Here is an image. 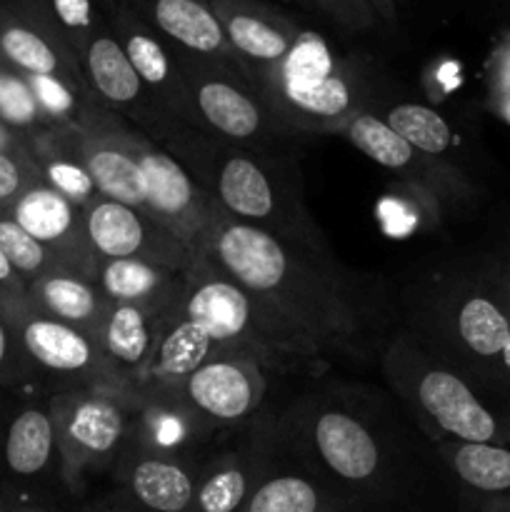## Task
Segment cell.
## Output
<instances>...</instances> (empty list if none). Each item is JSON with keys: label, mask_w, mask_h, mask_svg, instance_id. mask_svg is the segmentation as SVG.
I'll return each mask as SVG.
<instances>
[{"label": "cell", "mask_w": 510, "mask_h": 512, "mask_svg": "<svg viewBox=\"0 0 510 512\" xmlns=\"http://www.w3.org/2000/svg\"><path fill=\"white\" fill-rule=\"evenodd\" d=\"M203 258L248 290L305 355H318L353 338L358 310L295 245L225 215L205 245Z\"/></svg>", "instance_id": "cell-1"}, {"label": "cell", "mask_w": 510, "mask_h": 512, "mask_svg": "<svg viewBox=\"0 0 510 512\" xmlns=\"http://www.w3.org/2000/svg\"><path fill=\"white\" fill-rule=\"evenodd\" d=\"M180 313L198 323L223 353L305 355L298 340L233 278L200 258L188 273Z\"/></svg>", "instance_id": "cell-2"}, {"label": "cell", "mask_w": 510, "mask_h": 512, "mask_svg": "<svg viewBox=\"0 0 510 512\" xmlns=\"http://www.w3.org/2000/svg\"><path fill=\"white\" fill-rule=\"evenodd\" d=\"M55 425L63 475L78 488L88 470H98L123 453L128 440V405L108 385L55 395L48 405Z\"/></svg>", "instance_id": "cell-3"}, {"label": "cell", "mask_w": 510, "mask_h": 512, "mask_svg": "<svg viewBox=\"0 0 510 512\" xmlns=\"http://www.w3.org/2000/svg\"><path fill=\"white\" fill-rule=\"evenodd\" d=\"M215 200L235 223L253 225L285 243L303 250H315L313 235L318 230L308 215L295 208V198H288L283 185L270 175L258 158L248 153H228L215 175Z\"/></svg>", "instance_id": "cell-4"}, {"label": "cell", "mask_w": 510, "mask_h": 512, "mask_svg": "<svg viewBox=\"0 0 510 512\" xmlns=\"http://www.w3.org/2000/svg\"><path fill=\"white\" fill-rule=\"evenodd\" d=\"M138 160L145 178V213L163 223L195 258H203L210 235L225 218L215 195L205 193L173 155L140 140Z\"/></svg>", "instance_id": "cell-5"}, {"label": "cell", "mask_w": 510, "mask_h": 512, "mask_svg": "<svg viewBox=\"0 0 510 512\" xmlns=\"http://www.w3.org/2000/svg\"><path fill=\"white\" fill-rule=\"evenodd\" d=\"M0 310L10 320L25 360L40 370L70 378H88L95 385L115 388V378L105 363L103 348L83 330L40 313L25 295L0 300Z\"/></svg>", "instance_id": "cell-6"}, {"label": "cell", "mask_w": 510, "mask_h": 512, "mask_svg": "<svg viewBox=\"0 0 510 512\" xmlns=\"http://www.w3.org/2000/svg\"><path fill=\"white\" fill-rule=\"evenodd\" d=\"M83 225L95 260L138 258L180 273H190L200 260L153 215L100 195L83 208Z\"/></svg>", "instance_id": "cell-7"}, {"label": "cell", "mask_w": 510, "mask_h": 512, "mask_svg": "<svg viewBox=\"0 0 510 512\" xmlns=\"http://www.w3.org/2000/svg\"><path fill=\"white\" fill-rule=\"evenodd\" d=\"M265 380L255 355L218 353L180 385V395L198 415L215 423H240L258 410Z\"/></svg>", "instance_id": "cell-8"}, {"label": "cell", "mask_w": 510, "mask_h": 512, "mask_svg": "<svg viewBox=\"0 0 510 512\" xmlns=\"http://www.w3.org/2000/svg\"><path fill=\"white\" fill-rule=\"evenodd\" d=\"M8 210L15 223L33 235L40 245L50 250L68 268L95 280V255L85 240L83 208L70 203L65 195L45 185L43 180L30 185Z\"/></svg>", "instance_id": "cell-9"}, {"label": "cell", "mask_w": 510, "mask_h": 512, "mask_svg": "<svg viewBox=\"0 0 510 512\" xmlns=\"http://www.w3.org/2000/svg\"><path fill=\"white\" fill-rule=\"evenodd\" d=\"M0 63L23 75H55L80 85L73 48L38 5L35 10L0 8Z\"/></svg>", "instance_id": "cell-10"}, {"label": "cell", "mask_w": 510, "mask_h": 512, "mask_svg": "<svg viewBox=\"0 0 510 512\" xmlns=\"http://www.w3.org/2000/svg\"><path fill=\"white\" fill-rule=\"evenodd\" d=\"M223 28L225 40L238 55L240 68L253 65L255 73L275 68L288 58L300 30L260 0H205Z\"/></svg>", "instance_id": "cell-11"}, {"label": "cell", "mask_w": 510, "mask_h": 512, "mask_svg": "<svg viewBox=\"0 0 510 512\" xmlns=\"http://www.w3.org/2000/svg\"><path fill=\"white\" fill-rule=\"evenodd\" d=\"M203 60V58H200ZM185 83V95L200 118L228 140H258L268 128L265 110L243 85L235 80L223 78L205 68L203 63H190V60H175Z\"/></svg>", "instance_id": "cell-12"}, {"label": "cell", "mask_w": 510, "mask_h": 512, "mask_svg": "<svg viewBox=\"0 0 510 512\" xmlns=\"http://www.w3.org/2000/svg\"><path fill=\"white\" fill-rule=\"evenodd\" d=\"M188 55L220 60L240 70L238 55L225 40L218 18L205 0H118Z\"/></svg>", "instance_id": "cell-13"}, {"label": "cell", "mask_w": 510, "mask_h": 512, "mask_svg": "<svg viewBox=\"0 0 510 512\" xmlns=\"http://www.w3.org/2000/svg\"><path fill=\"white\" fill-rule=\"evenodd\" d=\"M73 150L93 178L100 198L145 210V178L138 160V140L83 125L75 133Z\"/></svg>", "instance_id": "cell-14"}, {"label": "cell", "mask_w": 510, "mask_h": 512, "mask_svg": "<svg viewBox=\"0 0 510 512\" xmlns=\"http://www.w3.org/2000/svg\"><path fill=\"white\" fill-rule=\"evenodd\" d=\"M453 330L465 355L500 378V358L510 338V303L498 278L490 288L460 295L453 308Z\"/></svg>", "instance_id": "cell-15"}, {"label": "cell", "mask_w": 510, "mask_h": 512, "mask_svg": "<svg viewBox=\"0 0 510 512\" xmlns=\"http://www.w3.org/2000/svg\"><path fill=\"white\" fill-rule=\"evenodd\" d=\"M25 298L40 313L65 325L83 330L100 343L110 300L100 293L98 283L68 265H55L25 285Z\"/></svg>", "instance_id": "cell-16"}, {"label": "cell", "mask_w": 510, "mask_h": 512, "mask_svg": "<svg viewBox=\"0 0 510 512\" xmlns=\"http://www.w3.org/2000/svg\"><path fill=\"white\" fill-rule=\"evenodd\" d=\"M95 283L113 305H140L153 313H170L188 288V273L150 260H98Z\"/></svg>", "instance_id": "cell-17"}, {"label": "cell", "mask_w": 510, "mask_h": 512, "mask_svg": "<svg viewBox=\"0 0 510 512\" xmlns=\"http://www.w3.org/2000/svg\"><path fill=\"white\" fill-rule=\"evenodd\" d=\"M170 313H153L140 305L110 303L103 330H100V348H103L105 363L115 383L120 385L130 380L138 385L145 365L153 358L160 328Z\"/></svg>", "instance_id": "cell-18"}, {"label": "cell", "mask_w": 510, "mask_h": 512, "mask_svg": "<svg viewBox=\"0 0 510 512\" xmlns=\"http://www.w3.org/2000/svg\"><path fill=\"white\" fill-rule=\"evenodd\" d=\"M120 480L130 498L148 512H190L193 508L198 478L180 460L158 450L125 455Z\"/></svg>", "instance_id": "cell-19"}, {"label": "cell", "mask_w": 510, "mask_h": 512, "mask_svg": "<svg viewBox=\"0 0 510 512\" xmlns=\"http://www.w3.org/2000/svg\"><path fill=\"white\" fill-rule=\"evenodd\" d=\"M218 353H223V350L210 340V335L198 323L185 318L175 305V310L165 318L163 328H160L153 358L145 365L138 383L153 390H163V393L180 390V385L188 380L190 373H195L205 360Z\"/></svg>", "instance_id": "cell-20"}, {"label": "cell", "mask_w": 510, "mask_h": 512, "mask_svg": "<svg viewBox=\"0 0 510 512\" xmlns=\"http://www.w3.org/2000/svg\"><path fill=\"white\" fill-rule=\"evenodd\" d=\"M313 443L320 460L345 483L363 485L378 475L380 448L358 418L340 410H325L313 425Z\"/></svg>", "instance_id": "cell-21"}, {"label": "cell", "mask_w": 510, "mask_h": 512, "mask_svg": "<svg viewBox=\"0 0 510 512\" xmlns=\"http://www.w3.org/2000/svg\"><path fill=\"white\" fill-rule=\"evenodd\" d=\"M113 25L115 38L123 45L125 55H128L130 65L135 68L145 90L168 93V98L175 100L188 98L178 63H173V55L165 50L163 40L155 35V30L145 20H140L125 5H115Z\"/></svg>", "instance_id": "cell-22"}, {"label": "cell", "mask_w": 510, "mask_h": 512, "mask_svg": "<svg viewBox=\"0 0 510 512\" xmlns=\"http://www.w3.org/2000/svg\"><path fill=\"white\" fill-rule=\"evenodd\" d=\"M80 63H83V73L90 88L115 108H130V105L140 103V98L145 95V85L140 83L123 45L113 33L98 30L85 43Z\"/></svg>", "instance_id": "cell-23"}, {"label": "cell", "mask_w": 510, "mask_h": 512, "mask_svg": "<svg viewBox=\"0 0 510 512\" xmlns=\"http://www.w3.org/2000/svg\"><path fill=\"white\" fill-rule=\"evenodd\" d=\"M440 453L455 478L478 493L480 500L510 498V448L448 440L440 445Z\"/></svg>", "instance_id": "cell-24"}, {"label": "cell", "mask_w": 510, "mask_h": 512, "mask_svg": "<svg viewBox=\"0 0 510 512\" xmlns=\"http://www.w3.org/2000/svg\"><path fill=\"white\" fill-rule=\"evenodd\" d=\"M55 453H58V445H55V425L50 410H20L8 425L3 445V458L10 473L18 478L40 475Z\"/></svg>", "instance_id": "cell-25"}, {"label": "cell", "mask_w": 510, "mask_h": 512, "mask_svg": "<svg viewBox=\"0 0 510 512\" xmlns=\"http://www.w3.org/2000/svg\"><path fill=\"white\" fill-rule=\"evenodd\" d=\"M288 113L295 118L313 120V123H348L355 110V80L348 70L340 65L333 75L315 83L313 88L283 90L275 93Z\"/></svg>", "instance_id": "cell-26"}, {"label": "cell", "mask_w": 510, "mask_h": 512, "mask_svg": "<svg viewBox=\"0 0 510 512\" xmlns=\"http://www.w3.org/2000/svg\"><path fill=\"white\" fill-rule=\"evenodd\" d=\"M255 483L240 460H220L195 485L190 512H243Z\"/></svg>", "instance_id": "cell-27"}, {"label": "cell", "mask_w": 510, "mask_h": 512, "mask_svg": "<svg viewBox=\"0 0 510 512\" xmlns=\"http://www.w3.org/2000/svg\"><path fill=\"white\" fill-rule=\"evenodd\" d=\"M343 133L348 135V140L360 153L388 170H405L418 158V150L413 145L405 143L383 118H375L365 110H358L343 125Z\"/></svg>", "instance_id": "cell-28"}, {"label": "cell", "mask_w": 510, "mask_h": 512, "mask_svg": "<svg viewBox=\"0 0 510 512\" xmlns=\"http://www.w3.org/2000/svg\"><path fill=\"white\" fill-rule=\"evenodd\" d=\"M30 155L38 165L40 180L53 190H58L60 195H65L70 203L85 208V205L98 198V188H95L85 165L75 155V150H60L53 143H43Z\"/></svg>", "instance_id": "cell-29"}, {"label": "cell", "mask_w": 510, "mask_h": 512, "mask_svg": "<svg viewBox=\"0 0 510 512\" xmlns=\"http://www.w3.org/2000/svg\"><path fill=\"white\" fill-rule=\"evenodd\" d=\"M385 123L400 135L408 145H413L418 153L430 155H443L453 145V130L445 123L443 115L438 110L428 108V105L418 103H400L388 110Z\"/></svg>", "instance_id": "cell-30"}, {"label": "cell", "mask_w": 510, "mask_h": 512, "mask_svg": "<svg viewBox=\"0 0 510 512\" xmlns=\"http://www.w3.org/2000/svg\"><path fill=\"white\" fill-rule=\"evenodd\" d=\"M243 512H323V495L300 475H278L253 490Z\"/></svg>", "instance_id": "cell-31"}, {"label": "cell", "mask_w": 510, "mask_h": 512, "mask_svg": "<svg viewBox=\"0 0 510 512\" xmlns=\"http://www.w3.org/2000/svg\"><path fill=\"white\" fill-rule=\"evenodd\" d=\"M0 253L10 260V265L25 285L43 275L45 270L63 265L45 245H40L30 233H25L5 208H0Z\"/></svg>", "instance_id": "cell-32"}, {"label": "cell", "mask_w": 510, "mask_h": 512, "mask_svg": "<svg viewBox=\"0 0 510 512\" xmlns=\"http://www.w3.org/2000/svg\"><path fill=\"white\" fill-rule=\"evenodd\" d=\"M43 120L28 78L0 63V123L10 130H30Z\"/></svg>", "instance_id": "cell-33"}, {"label": "cell", "mask_w": 510, "mask_h": 512, "mask_svg": "<svg viewBox=\"0 0 510 512\" xmlns=\"http://www.w3.org/2000/svg\"><path fill=\"white\" fill-rule=\"evenodd\" d=\"M45 15L78 55L83 53L85 43L98 33L93 0H45Z\"/></svg>", "instance_id": "cell-34"}, {"label": "cell", "mask_w": 510, "mask_h": 512, "mask_svg": "<svg viewBox=\"0 0 510 512\" xmlns=\"http://www.w3.org/2000/svg\"><path fill=\"white\" fill-rule=\"evenodd\" d=\"M25 78L45 120L75 123L80 118V95L75 93V83L55 75H25Z\"/></svg>", "instance_id": "cell-35"}, {"label": "cell", "mask_w": 510, "mask_h": 512, "mask_svg": "<svg viewBox=\"0 0 510 512\" xmlns=\"http://www.w3.org/2000/svg\"><path fill=\"white\" fill-rule=\"evenodd\" d=\"M35 183H40V173L33 155L20 145L0 148V208H10Z\"/></svg>", "instance_id": "cell-36"}, {"label": "cell", "mask_w": 510, "mask_h": 512, "mask_svg": "<svg viewBox=\"0 0 510 512\" xmlns=\"http://www.w3.org/2000/svg\"><path fill=\"white\" fill-rule=\"evenodd\" d=\"M490 105L510 125V30L495 45L488 70Z\"/></svg>", "instance_id": "cell-37"}, {"label": "cell", "mask_w": 510, "mask_h": 512, "mask_svg": "<svg viewBox=\"0 0 510 512\" xmlns=\"http://www.w3.org/2000/svg\"><path fill=\"white\" fill-rule=\"evenodd\" d=\"M25 365L30 363L20 350L13 325L0 310V385H13L23 375Z\"/></svg>", "instance_id": "cell-38"}, {"label": "cell", "mask_w": 510, "mask_h": 512, "mask_svg": "<svg viewBox=\"0 0 510 512\" xmlns=\"http://www.w3.org/2000/svg\"><path fill=\"white\" fill-rule=\"evenodd\" d=\"M325 13L350 30H368L378 23L368 0H315Z\"/></svg>", "instance_id": "cell-39"}, {"label": "cell", "mask_w": 510, "mask_h": 512, "mask_svg": "<svg viewBox=\"0 0 510 512\" xmlns=\"http://www.w3.org/2000/svg\"><path fill=\"white\" fill-rule=\"evenodd\" d=\"M18 295H25V283L20 280V275L15 273L10 260L0 253V300L18 298Z\"/></svg>", "instance_id": "cell-40"}, {"label": "cell", "mask_w": 510, "mask_h": 512, "mask_svg": "<svg viewBox=\"0 0 510 512\" xmlns=\"http://www.w3.org/2000/svg\"><path fill=\"white\" fill-rule=\"evenodd\" d=\"M368 5L373 8L375 18L385 25H395L398 18V8H395V0H368Z\"/></svg>", "instance_id": "cell-41"}, {"label": "cell", "mask_w": 510, "mask_h": 512, "mask_svg": "<svg viewBox=\"0 0 510 512\" xmlns=\"http://www.w3.org/2000/svg\"><path fill=\"white\" fill-rule=\"evenodd\" d=\"M498 280H500V275H498ZM500 285H503L505 298H508V303H510V290L505 288L503 280H500ZM500 380H503L505 385H510V338H508V345H505V350H503V358H500Z\"/></svg>", "instance_id": "cell-42"}, {"label": "cell", "mask_w": 510, "mask_h": 512, "mask_svg": "<svg viewBox=\"0 0 510 512\" xmlns=\"http://www.w3.org/2000/svg\"><path fill=\"white\" fill-rule=\"evenodd\" d=\"M478 512H510V498H483Z\"/></svg>", "instance_id": "cell-43"}, {"label": "cell", "mask_w": 510, "mask_h": 512, "mask_svg": "<svg viewBox=\"0 0 510 512\" xmlns=\"http://www.w3.org/2000/svg\"><path fill=\"white\" fill-rule=\"evenodd\" d=\"M0 148H18V143H15L13 130L5 128L3 123H0Z\"/></svg>", "instance_id": "cell-44"}, {"label": "cell", "mask_w": 510, "mask_h": 512, "mask_svg": "<svg viewBox=\"0 0 510 512\" xmlns=\"http://www.w3.org/2000/svg\"><path fill=\"white\" fill-rule=\"evenodd\" d=\"M90 512H148V510H135V508H125V505H98V508H93Z\"/></svg>", "instance_id": "cell-45"}, {"label": "cell", "mask_w": 510, "mask_h": 512, "mask_svg": "<svg viewBox=\"0 0 510 512\" xmlns=\"http://www.w3.org/2000/svg\"><path fill=\"white\" fill-rule=\"evenodd\" d=\"M500 280H503L505 288L510 290V255H508V260H505V268H503V273H500Z\"/></svg>", "instance_id": "cell-46"}, {"label": "cell", "mask_w": 510, "mask_h": 512, "mask_svg": "<svg viewBox=\"0 0 510 512\" xmlns=\"http://www.w3.org/2000/svg\"><path fill=\"white\" fill-rule=\"evenodd\" d=\"M3 512H48L43 508H30V505H18V508H5Z\"/></svg>", "instance_id": "cell-47"}, {"label": "cell", "mask_w": 510, "mask_h": 512, "mask_svg": "<svg viewBox=\"0 0 510 512\" xmlns=\"http://www.w3.org/2000/svg\"><path fill=\"white\" fill-rule=\"evenodd\" d=\"M3 510H5V508H3V505H0V512H3Z\"/></svg>", "instance_id": "cell-48"}, {"label": "cell", "mask_w": 510, "mask_h": 512, "mask_svg": "<svg viewBox=\"0 0 510 512\" xmlns=\"http://www.w3.org/2000/svg\"><path fill=\"white\" fill-rule=\"evenodd\" d=\"M3 3H10V0H3Z\"/></svg>", "instance_id": "cell-49"}]
</instances>
